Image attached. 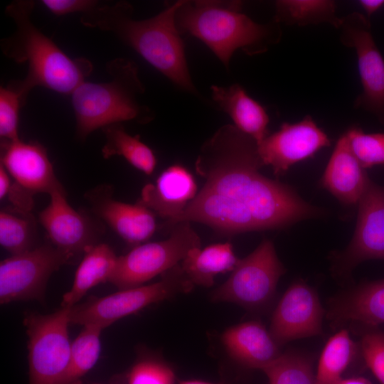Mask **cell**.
<instances>
[{
    "label": "cell",
    "mask_w": 384,
    "mask_h": 384,
    "mask_svg": "<svg viewBox=\"0 0 384 384\" xmlns=\"http://www.w3.org/2000/svg\"><path fill=\"white\" fill-rule=\"evenodd\" d=\"M263 166L255 139L233 124L222 126L195 163L203 187L168 224L196 222L230 235L284 228L320 213L290 186L262 175Z\"/></svg>",
    "instance_id": "obj_1"
},
{
    "label": "cell",
    "mask_w": 384,
    "mask_h": 384,
    "mask_svg": "<svg viewBox=\"0 0 384 384\" xmlns=\"http://www.w3.org/2000/svg\"><path fill=\"white\" fill-rule=\"evenodd\" d=\"M182 1L166 3L159 14L142 20L133 18L134 8L128 1L99 5L83 14L80 21L85 27L112 33L178 87L196 94L176 21Z\"/></svg>",
    "instance_id": "obj_2"
},
{
    "label": "cell",
    "mask_w": 384,
    "mask_h": 384,
    "mask_svg": "<svg viewBox=\"0 0 384 384\" xmlns=\"http://www.w3.org/2000/svg\"><path fill=\"white\" fill-rule=\"evenodd\" d=\"M35 4L33 0H15L7 5L5 13L16 28L0 41L4 55L28 65L23 79L12 80L6 85L16 91L25 103L36 86L70 95L93 70L88 59L70 58L34 25L31 14Z\"/></svg>",
    "instance_id": "obj_3"
},
{
    "label": "cell",
    "mask_w": 384,
    "mask_h": 384,
    "mask_svg": "<svg viewBox=\"0 0 384 384\" xmlns=\"http://www.w3.org/2000/svg\"><path fill=\"white\" fill-rule=\"evenodd\" d=\"M242 2L183 0L176 14L180 33L204 43L228 69L237 50L248 55L265 53L279 42L281 24L273 18L258 23L240 12Z\"/></svg>",
    "instance_id": "obj_4"
},
{
    "label": "cell",
    "mask_w": 384,
    "mask_h": 384,
    "mask_svg": "<svg viewBox=\"0 0 384 384\" xmlns=\"http://www.w3.org/2000/svg\"><path fill=\"white\" fill-rule=\"evenodd\" d=\"M107 82H82L70 95L76 122V134L85 140L92 132L124 122L147 123L154 111L138 97L145 92L137 65L124 58L108 61Z\"/></svg>",
    "instance_id": "obj_5"
},
{
    "label": "cell",
    "mask_w": 384,
    "mask_h": 384,
    "mask_svg": "<svg viewBox=\"0 0 384 384\" xmlns=\"http://www.w3.org/2000/svg\"><path fill=\"white\" fill-rule=\"evenodd\" d=\"M193 287L178 265L163 274V277L155 283L120 289L75 304L70 307V322L83 326H97L103 330L116 321L151 304L169 299L179 293H187Z\"/></svg>",
    "instance_id": "obj_6"
},
{
    "label": "cell",
    "mask_w": 384,
    "mask_h": 384,
    "mask_svg": "<svg viewBox=\"0 0 384 384\" xmlns=\"http://www.w3.org/2000/svg\"><path fill=\"white\" fill-rule=\"evenodd\" d=\"M284 272L273 242L265 239L250 255L239 259L228 279L212 292L211 300L260 309L273 299L279 279Z\"/></svg>",
    "instance_id": "obj_7"
},
{
    "label": "cell",
    "mask_w": 384,
    "mask_h": 384,
    "mask_svg": "<svg viewBox=\"0 0 384 384\" xmlns=\"http://www.w3.org/2000/svg\"><path fill=\"white\" fill-rule=\"evenodd\" d=\"M200 247V238L190 223H178L167 239L142 243L118 257L110 282L119 289L143 285L178 265L191 250Z\"/></svg>",
    "instance_id": "obj_8"
},
{
    "label": "cell",
    "mask_w": 384,
    "mask_h": 384,
    "mask_svg": "<svg viewBox=\"0 0 384 384\" xmlns=\"http://www.w3.org/2000/svg\"><path fill=\"white\" fill-rule=\"evenodd\" d=\"M70 307L48 314L28 313L23 320L28 335L29 384H58L68 363Z\"/></svg>",
    "instance_id": "obj_9"
},
{
    "label": "cell",
    "mask_w": 384,
    "mask_h": 384,
    "mask_svg": "<svg viewBox=\"0 0 384 384\" xmlns=\"http://www.w3.org/2000/svg\"><path fill=\"white\" fill-rule=\"evenodd\" d=\"M73 257L52 244L11 255L0 263V302L44 301L50 275Z\"/></svg>",
    "instance_id": "obj_10"
},
{
    "label": "cell",
    "mask_w": 384,
    "mask_h": 384,
    "mask_svg": "<svg viewBox=\"0 0 384 384\" xmlns=\"http://www.w3.org/2000/svg\"><path fill=\"white\" fill-rule=\"evenodd\" d=\"M338 29L341 43L356 53L362 92L354 107L384 122V58L374 41L370 21L363 14L353 12L341 17Z\"/></svg>",
    "instance_id": "obj_11"
},
{
    "label": "cell",
    "mask_w": 384,
    "mask_h": 384,
    "mask_svg": "<svg viewBox=\"0 0 384 384\" xmlns=\"http://www.w3.org/2000/svg\"><path fill=\"white\" fill-rule=\"evenodd\" d=\"M358 204L351 241L334 258V272L343 278L362 262L384 260V187L370 181Z\"/></svg>",
    "instance_id": "obj_12"
},
{
    "label": "cell",
    "mask_w": 384,
    "mask_h": 384,
    "mask_svg": "<svg viewBox=\"0 0 384 384\" xmlns=\"http://www.w3.org/2000/svg\"><path fill=\"white\" fill-rule=\"evenodd\" d=\"M330 145L327 134L306 115L298 122L283 123L278 131L257 144V150L264 166H270L279 176L292 165Z\"/></svg>",
    "instance_id": "obj_13"
},
{
    "label": "cell",
    "mask_w": 384,
    "mask_h": 384,
    "mask_svg": "<svg viewBox=\"0 0 384 384\" xmlns=\"http://www.w3.org/2000/svg\"><path fill=\"white\" fill-rule=\"evenodd\" d=\"M324 311L316 292L299 281L292 284L272 316L270 332L280 346L292 340L322 334Z\"/></svg>",
    "instance_id": "obj_14"
},
{
    "label": "cell",
    "mask_w": 384,
    "mask_h": 384,
    "mask_svg": "<svg viewBox=\"0 0 384 384\" xmlns=\"http://www.w3.org/2000/svg\"><path fill=\"white\" fill-rule=\"evenodd\" d=\"M0 164L15 183L33 195L63 188L46 148L37 142L1 141Z\"/></svg>",
    "instance_id": "obj_15"
},
{
    "label": "cell",
    "mask_w": 384,
    "mask_h": 384,
    "mask_svg": "<svg viewBox=\"0 0 384 384\" xmlns=\"http://www.w3.org/2000/svg\"><path fill=\"white\" fill-rule=\"evenodd\" d=\"M49 196L50 203L40 212L38 218L51 244L72 256L85 252L94 245L88 219L70 206L63 188Z\"/></svg>",
    "instance_id": "obj_16"
},
{
    "label": "cell",
    "mask_w": 384,
    "mask_h": 384,
    "mask_svg": "<svg viewBox=\"0 0 384 384\" xmlns=\"http://www.w3.org/2000/svg\"><path fill=\"white\" fill-rule=\"evenodd\" d=\"M197 193L192 174L174 164L164 170L154 183L144 186L139 202L169 221L181 214Z\"/></svg>",
    "instance_id": "obj_17"
},
{
    "label": "cell",
    "mask_w": 384,
    "mask_h": 384,
    "mask_svg": "<svg viewBox=\"0 0 384 384\" xmlns=\"http://www.w3.org/2000/svg\"><path fill=\"white\" fill-rule=\"evenodd\" d=\"M91 197L94 212L127 243L141 245L154 233V213L140 202H121L102 191H97Z\"/></svg>",
    "instance_id": "obj_18"
},
{
    "label": "cell",
    "mask_w": 384,
    "mask_h": 384,
    "mask_svg": "<svg viewBox=\"0 0 384 384\" xmlns=\"http://www.w3.org/2000/svg\"><path fill=\"white\" fill-rule=\"evenodd\" d=\"M329 306L327 318L334 328L346 323L384 324V279L360 284L334 297Z\"/></svg>",
    "instance_id": "obj_19"
},
{
    "label": "cell",
    "mask_w": 384,
    "mask_h": 384,
    "mask_svg": "<svg viewBox=\"0 0 384 384\" xmlns=\"http://www.w3.org/2000/svg\"><path fill=\"white\" fill-rule=\"evenodd\" d=\"M370 182L343 134L336 142L320 180L321 186L341 203L351 206L359 202Z\"/></svg>",
    "instance_id": "obj_20"
},
{
    "label": "cell",
    "mask_w": 384,
    "mask_h": 384,
    "mask_svg": "<svg viewBox=\"0 0 384 384\" xmlns=\"http://www.w3.org/2000/svg\"><path fill=\"white\" fill-rule=\"evenodd\" d=\"M221 341L233 360L251 368L262 370L282 354L270 331L255 321L227 329Z\"/></svg>",
    "instance_id": "obj_21"
},
{
    "label": "cell",
    "mask_w": 384,
    "mask_h": 384,
    "mask_svg": "<svg viewBox=\"0 0 384 384\" xmlns=\"http://www.w3.org/2000/svg\"><path fill=\"white\" fill-rule=\"evenodd\" d=\"M210 90L212 99L230 116L236 128L257 144L269 135L270 119L266 110L242 86L237 83L228 87L212 85Z\"/></svg>",
    "instance_id": "obj_22"
},
{
    "label": "cell",
    "mask_w": 384,
    "mask_h": 384,
    "mask_svg": "<svg viewBox=\"0 0 384 384\" xmlns=\"http://www.w3.org/2000/svg\"><path fill=\"white\" fill-rule=\"evenodd\" d=\"M118 257L105 243L94 244L84 252L70 291L61 302L62 307H72L97 284L110 282L117 263Z\"/></svg>",
    "instance_id": "obj_23"
},
{
    "label": "cell",
    "mask_w": 384,
    "mask_h": 384,
    "mask_svg": "<svg viewBox=\"0 0 384 384\" xmlns=\"http://www.w3.org/2000/svg\"><path fill=\"white\" fill-rule=\"evenodd\" d=\"M238 261L232 245L226 242L191 250L180 266L193 285L208 287L213 284L218 274L232 272Z\"/></svg>",
    "instance_id": "obj_24"
},
{
    "label": "cell",
    "mask_w": 384,
    "mask_h": 384,
    "mask_svg": "<svg viewBox=\"0 0 384 384\" xmlns=\"http://www.w3.org/2000/svg\"><path fill=\"white\" fill-rule=\"evenodd\" d=\"M273 19L280 24L305 26L329 23L338 29L341 17L331 0H279Z\"/></svg>",
    "instance_id": "obj_25"
},
{
    "label": "cell",
    "mask_w": 384,
    "mask_h": 384,
    "mask_svg": "<svg viewBox=\"0 0 384 384\" xmlns=\"http://www.w3.org/2000/svg\"><path fill=\"white\" fill-rule=\"evenodd\" d=\"M102 130L106 139L102 149L105 159L121 156L144 174L150 175L154 172L156 157L152 149L141 141L139 135H130L121 124L106 127Z\"/></svg>",
    "instance_id": "obj_26"
},
{
    "label": "cell",
    "mask_w": 384,
    "mask_h": 384,
    "mask_svg": "<svg viewBox=\"0 0 384 384\" xmlns=\"http://www.w3.org/2000/svg\"><path fill=\"white\" fill-rule=\"evenodd\" d=\"M358 347L346 329H340L326 343L319 359L316 384H337L355 358Z\"/></svg>",
    "instance_id": "obj_27"
},
{
    "label": "cell",
    "mask_w": 384,
    "mask_h": 384,
    "mask_svg": "<svg viewBox=\"0 0 384 384\" xmlns=\"http://www.w3.org/2000/svg\"><path fill=\"white\" fill-rule=\"evenodd\" d=\"M102 331L97 326H83L72 343L70 359L58 384H81L82 378L99 358Z\"/></svg>",
    "instance_id": "obj_28"
},
{
    "label": "cell",
    "mask_w": 384,
    "mask_h": 384,
    "mask_svg": "<svg viewBox=\"0 0 384 384\" xmlns=\"http://www.w3.org/2000/svg\"><path fill=\"white\" fill-rule=\"evenodd\" d=\"M29 214L14 209L0 212V244L12 255L34 248L35 225Z\"/></svg>",
    "instance_id": "obj_29"
},
{
    "label": "cell",
    "mask_w": 384,
    "mask_h": 384,
    "mask_svg": "<svg viewBox=\"0 0 384 384\" xmlns=\"http://www.w3.org/2000/svg\"><path fill=\"white\" fill-rule=\"evenodd\" d=\"M269 384H316L310 362L304 356L287 352L263 368Z\"/></svg>",
    "instance_id": "obj_30"
},
{
    "label": "cell",
    "mask_w": 384,
    "mask_h": 384,
    "mask_svg": "<svg viewBox=\"0 0 384 384\" xmlns=\"http://www.w3.org/2000/svg\"><path fill=\"white\" fill-rule=\"evenodd\" d=\"M345 134L353 154L365 169L384 165V133H366L352 127Z\"/></svg>",
    "instance_id": "obj_31"
},
{
    "label": "cell",
    "mask_w": 384,
    "mask_h": 384,
    "mask_svg": "<svg viewBox=\"0 0 384 384\" xmlns=\"http://www.w3.org/2000/svg\"><path fill=\"white\" fill-rule=\"evenodd\" d=\"M174 370L161 359L146 356L139 358L127 374V384H175Z\"/></svg>",
    "instance_id": "obj_32"
},
{
    "label": "cell",
    "mask_w": 384,
    "mask_h": 384,
    "mask_svg": "<svg viewBox=\"0 0 384 384\" xmlns=\"http://www.w3.org/2000/svg\"><path fill=\"white\" fill-rule=\"evenodd\" d=\"M26 105L21 96L8 86L0 87V137L13 142L18 136L19 113Z\"/></svg>",
    "instance_id": "obj_33"
},
{
    "label": "cell",
    "mask_w": 384,
    "mask_h": 384,
    "mask_svg": "<svg viewBox=\"0 0 384 384\" xmlns=\"http://www.w3.org/2000/svg\"><path fill=\"white\" fill-rule=\"evenodd\" d=\"M360 351L366 366L380 383L384 384V333L374 330L364 333Z\"/></svg>",
    "instance_id": "obj_34"
},
{
    "label": "cell",
    "mask_w": 384,
    "mask_h": 384,
    "mask_svg": "<svg viewBox=\"0 0 384 384\" xmlns=\"http://www.w3.org/2000/svg\"><path fill=\"white\" fill-rule=\"evenodd\" d=\"M41 3L55 16L76 12L83 14L100 5L99 1L95 0H43Z\"/></svg>",
    "instance_id": "obj_35"
},
{
    "label": "cell",
    "mask_w": 384,
    "mask_h": 384,
    "mask_svg": "<svg viewBox=\"0 0 384 384\" xmlns=\"http://www.w3.org/2000/svg\"><path fill=\"white\" fill-rule=\"evenodd\" d=\"M358 2L368 19L374 13L384 6V0H361Z\"/></svg>",
    "instance_id": "obj_36"
},
{
    "label": "cell",
    "mask_w": 384,
    "mask_h": 384,
    "mask_svg": "<svg viewBox=\"0 0 384 384\" xmlns=\"http://www.w3.org/2000/svg\"><path fill=\"white\" fill-rule=\"evenodd\" d=\"M12 178L4 167L0 164V198H4L10 188Z\"/></svg>",
    "instance_id": "obj_37"
},
{
    "label": "cell",
    "mask_w": 384,
    "mask_h": 384,
    "mask_svg": "<svg viewBox=\"0 0 384 384\" xmlns=\"http://www.w3.org/2000/svg\"><path fill=\"white\" fill-rule=\"evenodd\" d=\"M337 384H371L367 379L361 377L342 378Z\"/></svg>",
    "instance_id": "obj_38"
},
{
    "label": "cell",
    "mask_w": 384,
    "mask_h": 384,
    "mask_svg": "<svg viewBox=\"0 0 384 384\" xmlns=\"http://www.w3.org/2000/svg\"><path fill=\"white\" fill-rule=\"evenodd\" d=\"M178 384H225V383H215L210 382H206L198 380H181Z\"/></svg>",
    "instance_id": "obj_39"
},
{
    "label": "cell",
    "mask_w": 384,
    "mask_h": 384,
    "mask_svg": "<svg viewBox=\"0 0 384 384\" xmlns=\"http://www.w3.org/2000/svg\"><path fill=\"white\" fill-rule=\"evenodd\" d=\"M97 384H100V383H97Z\"/></svg>",
    "instance_id": "obj_40"
}]
</instances>
